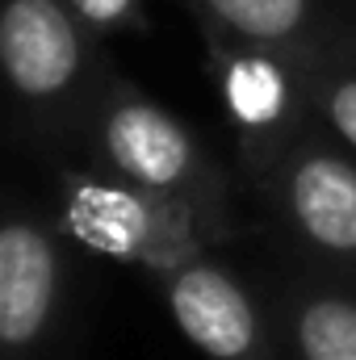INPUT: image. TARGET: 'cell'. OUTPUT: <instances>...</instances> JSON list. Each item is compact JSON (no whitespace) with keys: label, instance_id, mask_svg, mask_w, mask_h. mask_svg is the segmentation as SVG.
I'll list each match as a JSON object with an SVG mask.
<instances>
[{"label":"cell","instance_id":"1","mask_svg":"<svg viewBox=\"0 0 356 360\" xmlns=\"http://www.w3.org/2000/svg\"><path fill=\"white\" fill-rule=\"evenodd\" d=\"M63 0H4L0 72L17 134L55 168L76 164L80 134L113 63Z\"/></svg>","mask_w":356,"mask_h":360},{"label":"cell","instance_id":"2","mask_svg":"<svg viewBox=\"0 0 356 360\" xmlns=\"http://www.w3.org/2000/svg\"><path fill=\"white\" fill-rule=\"evenodd\" d=\"M76 164L180 197L197 205L231 243L239 239V172H231L184 117L117 68L84 122Z\"/></svg>","mask_w":356,"mask_h":360},{"label":"cell","instance_id":"3","mask_svg":"<svg viewBox=\"0 0 356 360\" xmlns=\"http://www.w3.org/2000/svg\"><path fill=\"white\" fill-rule=\"evenodd\" d=\"M239 176L306 269L356 285V155L319 117L239 155Z\"/></svg>","mask_w":356,"mask_h":360},{"label":"cell","instance_id":"4","mask_svg":"<svg viewBox=\"0 0 356 360\" xmlns=\"http://www.w3.org/2000/svg\"><path fill=\"white\" fill-rule=\"evenodd\" d=\"M51 214L80 252L143 269L155 285L231 243L197 205L84 164L55 168Z\"/></svg>","mask_w":356,"mask_h":360},{"label":"cell","instance_id":"5","mask_svg":"<svg viewBox=\"0 0 356 360\" xmlns=\"http://www.w3.org/2000/svg\"><path fill=\"white\" fill-rule=\"evenodd\" d=\"M76 243L55 214L13 201L0 222V356L51 360L76 306Z\"/></svg>","mask_w":356,"mask_h":360},{"label":"cell","instance_id":"6","mask_svg":"<svg viewBox=\"0 0 356 360\" xmlns=\"http://www.w3.org/2000/svg\"><path fill=\"white\" fill-rule=\"evenodd\" d=\"M160 293L180 335L205 360H281L276 323L265 314L248 281L218 256L184 264L160 281Z\"/></svg>","mask_w":356,"mask_h":360},{"label":"cell","instance_id":"7","mask_svg":"<svg viewBox=\"0 0 356 360\" xmlns=\"http://www.w3.org/2000/svg\"><path fill=\"white\" fill-rule=\"evenodd\" d=\"M201 42H227V46H252L289 59L293 68H306L340 46L356 42L344 25H336L319 0H180Z\"/></svg>","mask_w":356,"mask_h":360},{"label":"cell","instance_id":"8","mask_svg":"<svg viewBox=\"0 0 356 360\" xmlns=\"http://www.w3.org/2000/svg\"><path fill=\"white\" fill-rule=\"evenodd\" d=\"M205 51L222 89V105L239 130V155L265 151L289 130H298L306 117H314L302 76L289 59L227 42H205Z\"/></svg>","mask_w":356,"mask_h":360},{"label":"cell","instance_id":"9","mask_svg":"<svg viewBox=\"0 0 356 360\" xmlns=\"http://www.w3.org/2000/svg\"><path fill=\"white\" fill-rule=\"evenodd\" d=\"M276 331L298 360H356V285L293 269L276 289Z\"/></svg>","mask_w":356,"mask_h":360},{"label":"cell","instance_id":"10","mask_svg":"<svg viewBox=\"0 0 356 360\" xmlns=\"http://www.w3.org/2000/svg\"><path fill=\"white\" fill-rule=\"evenodd\" d=\"M310 113L356 155V42L298 68Z\"/></svg>","mask_w":356,"mask_h":360},{"label":"cell","instance_id":"11","mask_svg":"<svg viewBox=\"0 0 356 360\" xmlns=\"http://www.w3.org/2000/svg\"><path fill=\"white\" fill-rule=\"evenodd\" d=\"M96 38L113 34H147L151 30V0H63Z\"/></svg>","mask_w":356,"mask_h":360}]
</instances>
